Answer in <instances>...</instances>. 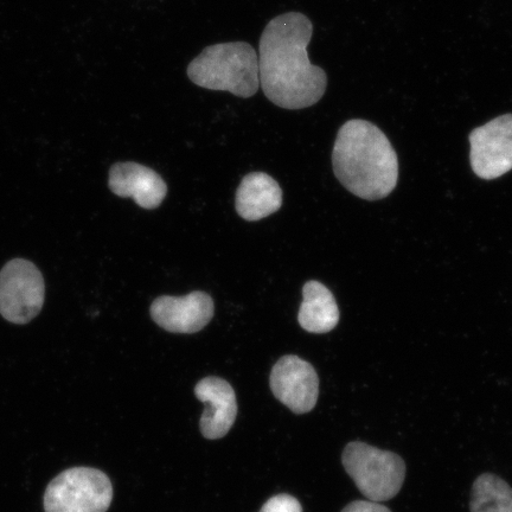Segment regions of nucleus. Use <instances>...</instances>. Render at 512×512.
Returning a JSON list of instances; mask_svg holds the SVG:
<instances>
[{"label":"nucleus","mask_w":512,"mask_h":512,"mask_svg":"<svg viewBox=\"0 0 512 512\" xmlns=\"http://www.w3.org/2000/svg\"><path fill=\"white\" fill-rule=\"evenodd\" d=\"M46 299L43 275L31 261L14 259L0 271V315L14 324H28L40 315Z\"/></svg>","instance_id":"423d86ee"},{"label":"nucleus","mask_w":512,"mask_h":512,"mask_svg":"<svg viewBox=\"0 0 512 512\" xmlns=\"http://www.w3.org/2000/svg\"><path fill=\"white\" fill-rule=\"evenodd\" d=\"M272 392L296 414H306L316 407L319 377L309 362L294 355L281 357L271 373Z\"/></svg>","instance_id":"6e6552de"},{"label":"nucleus","mask_w":512,"mask_h":512,"mask_svg":"<svg viewBox=\"0 0 512 512\" xmlns=\"http://www.w3.org/2000/svg\"><path fill=\"white\" fill-rule=\"evenodd\" d=\"M332 165L343 187L363 200H382L398 184L399 160L394 147L386 134L367 120H350L341 127Z\"/></svg>","instance_id":"f03ea898"},{"label":"nucleus","mask_w":512,"mask_h":512,"mask_svg":"<svg viewBox=\"0 0 512 512\" xmlns=\"http://www.w3.org/2000/svg\"><path fill=\"white\" fill-rule=\"evenodd\" d=\"M260 512H303V508L297 498L283 494L268 499Z\"/></svg>","instance_id":"2eb2a0df"},{"label":"nucleus","mask_w":512,"mask_h":512,"mask_svg":"<svg viewBox=\"0 0 512 512\" xmlns=\"http://www.w3.org/2000/svg\"><path fill=\"white\" fill-rule=\"evenodd\" d=\"M342 512H392L383 504L373 501H355L345 507Z\"/></svg>","instance_id":"dca6fc26"},{"label":"nucleus","mask_w":512,"mask_h":512,"mask_svg":"<svg viewBox=\"0 0 512 512\" xmlns=\"http://www.w3.org/2000/svg\"><path fill=\"white\" fill-rule=\"evenodd\" d=\"M312 32L310 19L299 12L273 18L262 32L260 87L275 106L303 110L323 98L328 76L307 54Z\"/></svg>","instance_id":"f257e3e1"},{"label":"nucleus","mask_w":512,"mask_h":512,"mask_svg":"<svg viewBox=\"0 0 512 512\" xmlns=\"http://www.w3.org/2000/svg\"><path fill=\"white\" fill-rule=\"evenodd\" d=\"M195 394L206 405L200 422L203 437L209 440L223 438L238 415L233 387L220 377L210 376L196 384Z\"/></svg>","instance_id":"9d476101"},{"label":"nucleus","mask_w":512,"mask_h":512,"mask_svg":"<svg viewBox=\"0 0 512 512\" xmlns=\"http://www.w3.org/2000/svg\"><path fill=\"white\" fill-rule=\"evenodd\" d=\"M215 306L209 294L196 291L185 297L163 296L151 305V317L160 328L174 334H195L213 319Z\"/></svg>","instance_id":"1a4fd4ad"},{"label":"nucleus","mask_w":512,"mask_h":512,"mask_svg":"<svg viewBox=\"0 0 512 512\" xmlns=\"http://www.w3.org/2000/svg\"><path fill=\"white\" fill-rule=\"evenodd\" d=\"M469 139L472 170L479 178L491 181L512 170V114L475 128Z\"/></svg>","instance_id":"0eeeda50"},{"label":"nucleus","mask_w":512,"mask_h":512,"mask_svg":"<svg viewBox=\"0 0 512 512\" xmlns=\"http://www.w3.org/2000/svg\"><path fill=\"white\" fill-rule=\"evenodd\" d=\"M113 486L106 473L92 467L63 471L48 485L44 495L46 512H107Z\"/></svg>","instance_id":"39448f33"},{"label":"nucleus","mask_w":512,"mask_h":512,"mask_svg":"<svg viewBox=\"0 0 512 512\" xmlns=\"http://www.w3.org/2000/svg\"><path fill=\"white\" fill-rule=\"evenodd\" d=\"M298 322L311 334H326L339 323V309L334 294L319 281H307L303 288Z\"/></svg>","instance_id":"ddd939ff"},{"label":"nucleus","mask_w":512,"mask_h":512,"mask_svg":"<svg viewBox=\"0 0 512 512\" xmlns=\"http://www.w3.org/2000/svg\"><path fill=\"white\" fill-rule=\"evenodd\" d=\"M471 512H512V488L502 478L484 473L473 483Z\"/></svg>","instance_id":"4468645a"},{"label":"nucleus","mask_w":512,"mask_h":512,"mask_svg":"<svg viewBox=\"0 0 512 512\" xmlns=\"http://www.w3.org/2000/svg\"><path fill=\"white\" fill-rule=\"evenodd\" d=\"M110 189L119 197H132L143 209H155L162 204L168 187L156 171L137 163H117L110 171Z\"/></svg>","instance_id":"9b49d317"},{"label":"nucleus","mask_w":512,"mask_h":512,"mask_svg":"<svg viewBox=\"0 0 512 512\" xmlns=\"http://www.w3.org/2000/svg\"><path fill=\"white\" fill-rule=\"evenodd\" d=\"M345 471L368 501L387 502L398 496L406 478V463L399 454L352 441L342 454Z\"/></svg>","instance_id":"20e7f679"},{"label":"nucleus","mask_w":512,"mask_h":512,"mask_svg":"<svg viewBox=\"0 0 512 512\" xmlns=\"http://www.w3.org/2000/svg\"><path fill=\"white\" fill-rule=\"evenodd\" d=\"M283 206V190L271 176L252 172L236 191V210L246 221H260Z\"/></svg>","instance_id":"f8f14e48"},{"label":"nucleus","mask_w":512,"mask_h":512,"mask_svg":"<svg viewBox=\"0 0 512 512\" xmlns=\"http://www.w3.org/2000/svg\"><path fill=\"white\" fill-rule=\"evenodd\" d=\"M188 76L195 85L210 91L252 98L260 88L258 55L245 42L215 44L189 64Z\"/></svg>","instance_id":"7ed1b4c3"}]
</instances>
